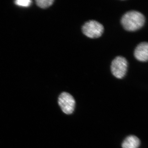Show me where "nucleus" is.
Here are the masks:
<instances>
[{
  "mask_svg": "<svg viewBox=\"0 0 148 148\" xmlns=\"http://www.w3.org/2000/svg\"><path fill=\"white\" fill-rule=\"evenodd\" d=\"M145 19L143 14L137 11H130L122 17L121 23L124 29L128 32H135L141 29L145 24Z\"/></svg>",
  "mask_w": 148,
  "mask_h": 148,
  "instance_id": "obj_1",
  "label": "nucleus"
},
{
  "mask_svg": "<svg viewBox=\"0 0 148 148\" xmlns=\"http://www.w3.org/2000/svg\"><path fill=\"white\" fill-rule=\"evenodd\" d=\"M104 30L103 25L95 20L87 21L82 27L83 33L90 38H97L101 37Z\"/></svg>",
  "mask_w": 148,
  "mask_h": 148,
  "instance_id": "obj_2",
  "label": "nucleus"
},
{
  "mask_svg": "<svg viewBox=\"0 0 148 148\" xmlns=\"http://www.w3.org/2000/svg\"><path fill=\"white\" fill-rule=\"evenodd\" d=\"M127 62L124 57L117 56L112 61L111 72L117 78L122 79L124 77L127 71Z\"/></svg>",
  "mask_w": 148,
  "mask_h": 148,
  "instance_id": "obj_3",
  "label": "nucleus"
},
{
  "mask_svg": "<svg viewBox=\"0 0 148 148\" xmlns=\"http://www.w3.org/2000/svg\"><path fill=\"white\" fill-rule=\"evenodd\" d=\"M58 103L64 113L71 114L75 110V101L73 96L67 92H63L58 97Z\"/></svg>",
  "mask_w": 148,
  "mask_h": 148,
  "instance_id": "obj_4",
  "label": "nucleus"
},
{
  "mask_svg": "<svg viewBox=\"0 0 148 148\" xmlns=\"http://www.w3.org/2000/svg\"><path fill=\"white\" fill-rule=\"evenodd\" d=\"M135 58L140 61L146 62L148 59V44L147 42L140 43L134 51Z\"/></svg>",
  "mask_w": 148,
  "mask_h": 148,
  "instance_id": "obj_5",
  "label": "nucleus"
},
{
  "mask_svg": "<svg viewBox=\"0 0 148 148\" xmlns=\"http://www.w3.org/2000/svg\"><path fill=\"white\" fill-rule=\"evenodd\" d=\"M140 141L139 138L134 135H130L127 137L122 144L123 148H138Z\"/></svg>",
  "mask_w": 148,
  "mask_h": 148,
  "instance_id": "obj_6",
  "label": "nucleus"
},
{
  "mask_svg": "<svg viewBox=\"0 0 148 148\" xmlns=\"http://www.w3.org/2000/svg\"><path fill=\"white\" fill-rule=\"evenodd\" d=\"M52 0H38L36 1L37 5L42 8H46L53 4Z\"/></svg>",
  "mask_w": 148,
  "mask_h": 148,
  "instance_id": "obj_7",
  "label": "nucleus"
},
{
  "mask_svg": "<svg viewBox=\"0 0 148 148\" xmlns=\"http://www.w3.org/2000/svg\"><path fill=\"white\" fill-rule=\"evenodd\" d=\"M17 5L23 7H29L32 3V1L29 0H18L15 1Z\"/></svg>",
  "mask_w": 148,
  "mask_h": 148,
  "instance_id": "obj_8",
  "label": "nucleus"
}]
</instances>
